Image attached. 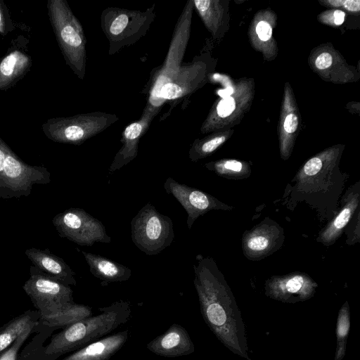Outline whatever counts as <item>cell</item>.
Returning a JSON list of instances; mask_svg holds the SVG:
<instances>
[{"label": "cell", "mask_w": 360, "mask_h": 360, "mask_svg": "<svg viewBox=\"0 0 360 360\" xmlns=\"http://www.w3.org/2000/svg\"><path fill=\"white\" fill-rule=\"evenodd\" d=\"M98 310L101 311L99 314L78 321L53 336L45 347V354L58 356L77 351L125 324L131 314L130 303L123 300L100 307Z\"/></svg>", "instance_id": "6da1fadb"}, {"label": "cell", "mask_w": 360, "mask_h": 360, "mask_svg": "<svg viewBox=\"0 0 360 360\" xmlns=\"http://www.w3.org/2000/svg\"><path fill=\"white\" fill-rule=\"evenodd\" d=\"M48 15L66 64L83 79L86 67V39L83 27L65 0H49Z\"/></svg>", "instance_id": "7a4b0ae2"}, {"label": "cell", "mask_w": 360, "mask_h": 360, "mask_svg": "<svg viewBox=\"0 0 360 360\" xmlns=\"http://www.w3.org/2000/svg\"><path fill=\"white\" fill-rule=\"evenodd\" d=\"M51 173L43 166L23 162L0 137V198L28 196L35 184H48Z\"/></svg>", "instance_id": "3957f363"}, {"label": "cell", "mask_w": 360, "mask_h": 360, "mask_svg": "<svg viewBox=\"0 0 360 360\" xmlns=\"http://www.w3.org/2000/svg\"><path fill=\"white\" fill-rule=\"evenodd\" d=\"M153 9L154 6L146 11L118 8H108L103 11L101 27L109 41L110 54L133 44L146 34L155 18Z\"/></svg>", "instance_id": "277c9868"}, {"label": "cell", "mask_w": 360, "mask_h": 360, "mask_svg": "<svg viewBox=\"0 0 360 360\" xmlns=\"http://www.w3.org/2000/svg\"><path fill=\"white\" fill-rule=\"evenodd\" d=\"M117 120L119 117L114 114L103 112L82 113L49 118L42 124V131L54 142L80 145Z\"/></svg>", "instance_id": "5b68a950"}, {"label": "cell", "mask_w": 360, "mask_h": 360, "mask_svg": "<svg viewBox=\"0 0 360 360\" xmlns=\"http://www.w3.org/2000/svg\"><path fill=\"white\" fill-rule=\"evenodd\" d=\"M131 240L147 255H155L174 240L173 222L150 202L145 205L131 221Z\"/></svg>", "instance_id": "8992f818"}, {"label": "cell", "mask_w": 360, "mask_h": 360, "mask_svg": "<svg viewBox=\"0 0 360 360\" xmlns=\"http://www.w3.org/2000/svg\"><path fill=\"white\" fill-rule=\"evenodd\" d=\"M52 221L61 237L79 245L91 246L95 243L111 242L103 223L83 209L66 210L56 215Z\"/></svg>", "instance_id": "52a82bcc"}, {"label": "cell", "mask_w": 360, "mask_h": 360, "mask_svg": "<svg viewBox=\"0 0 360 360\" xmlns=\"http://www.w3.org/2000/svg\"><path fill=\"white\" fill-rule=\"evenodd\" d=\"M39 312L45 311L66 303H72V290L31 266L30 277L23 285Z\"/></svg>", "instance_id": "ba28073f"}, {"label": "cell", "mask_w": 360, "mask_h": 360, "mask_svg": "<svg viewBox=\"0 0 360 360\" xmlns=\"http://www.w3.org/2000/svg\"><path fill=\"white\" fill-rule=\"evenodd\" d=\"M193 2L190 0L185 6L176 23L164 63L155 82L158 89L179 69L190 35Z\"/></svg>", "instance_id": "9c48e42d"}, {"label": "cell", "mask_w": 360, "mask_h": 360, "mask_svg": "<svg viewBox=\"0 0 360 360\" xmlns=\"http://www.w3.org/2000/svg\"><path fill=\"white\" fill-rule=\"evenodd\" d=\"M0 60V91L15 86L30 70L32 60L27 51V40L18 36Z\"/></svg>", "instance_id": "30bf717a"}, {"label": "cell", "mask_w": 360, "mask_h": 360, "mask_svg": "<svg viewBox=\"0 0 360 360\" xmlns=\"http://www.w3.org/2000/svg\"><path fill=\"white\" fill-rule=\"evenodd\" d=\"M158 112V108L156 106H147L141 118L124 129L121 139L122 145L110 166V174L127 165L137 156L140 139L146 131Z\"/></svg>", "instance_id": "8fae6325"}, {"label": "cell", "mask_w": 360, "mask_h": 360, "mask_svg": "<svg viewBox=\"0 0 360 360\" xmlns=\"http://www.w3.org/2000/svg\"><path fill=\"white\" fill-rule=\"evenodd\" d=\"M205 76V64L193 62L188 65H181L177 72L163 83L157 91L163 99H176L193 92Z\"/></svg>", "instance_id": "7c38bea8"}, {"label": "cell", "mask_w": 360, "mask_h": 360, "mask_svg": "<svg viewBox=\"0 0 360 360\" xmlns=\"http://www.w3.org/2000/svg\"><path fill=\"white\" fill-rule=\"evenodd\" d=\"M146 347L158 356L168 358L189 355L195 350L188 331L178 323L171 325L165 332L149 342Z\"/></svg>", "instance_id": "4fadbf2b"}, {"label": "cell", "mask_w": 360, "mask_h": 360, "mask_svg": "<svg viewBox=\"0 0 360 360\" xmlns=\"http://www.w3.org/2000/svg\"><path fill=\"white\" fill-rule=\"evenodd\" d=\"M165 191L174 196L186 211L187 226L191 229L195 220L212 207V200L202 191L189 187L168 177L164 183Z\"/></svg>", "instance_id": "5bb4252c"}, {"label": "cell", "mask_w": 360, "mask_h": 360, "mask_svg": "<svg viewBox=\"0 0 360 360\" xmlns=\"http://www.w3.org/2000/svg\"><path fill=\"white\" fill-rule=\"evenodd\" d=\"M25 255L40 272L67 285H76L75 273L60 257L49 250L29 248Z\"/></svg>", "instance_id": "9a60e30c"}, {"label": "cell", "mask_w": 360, "mask_h": 360, "mask_svg": "<svg viewBox=\"0 0 360 360\" xmlns=\"http://www.w3.org/2000/svg\"><path fill=\"white\" fill-rule=\"evenodd\" d=\"M128 329L105 336L70 354L63 360H109L127 342Z\"/></svg>", "instance_id": "2e32d148"}, {"label": "cell", "mask_w": 360, "mask_h": 360, "mask_svg": "<svg viewBox=\"0 0 360 360\" xmlns=\"http://www.w3.org/2000/svg\"><path fill=\"white\" fill-rule=\"evenodd\" d=\"M91 273L101 281L103 285L110 283L122 282L129 279L131 271L129 268L105 257L81 251Z\"/></svg>", "instance_id": "e0dca14e"}, {"label": "cell", "mask_w": 360, "mask_h": 360, "mask_svg": "<svg viewBox=\"0 0 360 360\" xmlns=\"http://www.w3.org/2000/svg\"><path fill=\"white\" fill-rule=\"evenodd\" d=\"M43 322L50 327L67 326L93 315L92 309L82 304L66 303L39 312Z\"/></svg>", "instance_id": "ac0fdd59"}, {"label": "cell", "mask_w": 360, "mask_h": 360, "mask_svg": "<svg viewBox=\"0 0 360 360\" xmlns=\"http://www.w3.org/2000/svg\"><path fill=\"white\" fill-rule=\"evenodd\" d=\"M33 322L29 314H22L0 328V353L7 349Z\"/></svg>", "instance_id": "d6986e66"}, {"label": "cell", "mask_w": 360, "mask_h": 360, "mask_svg": "<svg viewBox=\"0 0 360 360\" xmlns=\"http://www.w3.org/2000/svg\"><path fill=\"white\" fill-rule=\"evenodd\" d=\"M193 6L198 11L207 29L215 34L220 19V9L218 1L210 0H193Z\"/></svg>", "instance_id": "ffe728a7"}, {"label": "cell", "mask_w": 360, "mask_h": 360, "mask_svg": "<svg viewBox=\"0 0 360 360\" xmlns=\"http://www.w3.org/2000/svg\"><path fill=\"white\" fill-rule=\"evenodd\" d=\"M226 140L225 136H216L205 140H196L192 144L188 157L192 161H197L212 153Z\"/></svg>", "instance_id": "44dd1931"}, {"label": "cell", "mask_w": 360, "mask_h": 360, "mask_svg": "<svg viewBox=\"0 0 360 360\" xmlns=\"http://www.w3.org/2000/svg\"><path fill=\"white\" fill-rule=\"evenodd\" d=\"M35 325L36 323L33 321L7 349L1 352L0 353V360H17L20 347L28 338Z\"/></svg>", "instance_id": "7402d4cb"}, {"label": "cell", "mask_w": 360, "mask_h": 360, "mask_svg": "<svg viewBox=\"0 0 360 360\" xmlns=\"http://www.w3.org/2000/svg\"><path fill=\"white\" fill-rule=\"evenodd\" d=\"M236 108V99L233 96H228L220 100L217 105L215 111L219 117L224 119L231 116Z\"/></svg>", "instance_id": "603a6c76"}, {"label": "cell", "mask_w": 360, "mask_h": 360, "mask_svg": "<svg viewBox=\"0 0 360 360\" xmlns=\"http://www.w3.org/2000/svg\"><path fill=\"white\" fill-rule=\"evenodd\" d=\"M13 30V25L8 8L3 1L0 0V34L7 35Z\"/></svg>", "instance_id": "cb8c5ba5"}, {"label": "cell", "mask_w": 360, "mask_h": 360, "mask_svg": "<svg viewBox=\"0 0 360 360\" xmlns=\"http://www.w3.org/2000/svg\"><path fill=\"white\" fill-rule=\"evenodd\" d=\"M283 130L287 135L292 134L298 127V117L294 112H288L283 121Z\"/></svg>", "instance_id": "d4e9b609"}, {"label": "cell", "mask_w": 360, "mask_h": 360, "mask_svg": "<svg viewBox=\"0 0 360 360\" xmlns=\"http://www.w3.org/2000/svg\"><path fill=\"white\" fill-rule=\"evenodd\" d=\"M326 4L335 7H342L350 12H359L360 11V1L359 0H338V1H327Z\"/></svg>", "instance_id": "484cf974"}, {"label": "cell", "mask_w": 360, "mask_h": 360, "mask_svg": "<svg viewBox=\"0 0 360 360\" xmlns=\"http://www.w3.org/2000/svg\"><path fill=\"white\" fill-rule=\"evenodd\" d=\"M268 245V239L262 236L252 237L248 242V247L255 251L265 250Z\"/></svg>", "instance_id": "4316f807"}, {"label": "cell", "mask_w": 360, "mask_h": 360, "mask_svg": "<svg viewBox=\"0 0 360 360\" xmlns=\"http://www.w3.org/2000/svg\"><path fill=\"white\" fill-rule=\"evenodd\" d=\"M322 161L319 158H312L305 164L304 167V172L309 176H313L320 171Z\"/></svg>", "instance_id": "83f0119b"}, {"label": "cell", "mask_w": 360, "mask_h": 360, "mask_svg": "<svg viewBox=\"0 0 360 360\" xmlns=\"http://www.w3.org/2000/svg\"><path fill=\"white\" fill-rule=\"evenodd\" d=\"M256 32L262 41H267L272 36V28L268 22L260 21L256 26Z\"/></svg>", "instance_id": "f1b7e54d"}, {"label": "cell", "mask_w": 360, "mask_h": 360, "mask_svg": "<svg viewBox=\"0 0 360 360\" xmlns=\"http://www.w3.org/2000/svg\"><path fill=\"white\" fill-rule=\"evenodd\" d=\"M351 215V209L349 207L345 208L336 217L333 222V228L335 229H340L343 228L348 222Z\"/></svg>", "instance_id": "f546056e"}, {"label": "cell", "mask_w": 360, "mask_h": 360, "mask_svg": "<svg viewBox=\"0 0 360 360\" xmlns=\"http://www.w3.org/2000/svg\"><path fill=\"white\" fill-rule=\"evenodd\" d=\"M303 284L304 280L301 276H295L286 282L285 288L288 292L295 293L301 290Z\"/></svg>", "instance_id": "4dcf8cb0"}, {"label": "cell", "mask_w": 360, "mask_h": 360, "mask_svg": "<svg viewBox=\"0 0 360 360\" xmlns=\"http://www.w3.org/2000/svg\"><path fill=\"white\" fill-rule=\"evenodd\" d=\"M333 63V56L328 52L321 53L315 60L316 67L319 70H325Z\"/></svg>", "instance_id": "1f68e13d"}, {"label": "cell", "mask_w": 360, "mask_h": 360, "mask_svg": "<svg viewBox=\"0 0 360 360\" xmlns=\"http://www.w3.org/2000/svg\"><path fill=\"white\" fill-rule=\"evenodd\" d=\"M349 321L348 316L346 314H342L339 319L338 333L340 336H345L348 331Z\"/></svg>", "instance_id": "d6a6232c"}, {"label": "cell", "mask_w": 360, "mask_h": 360, "mask_svg": "<svg viewBox=\"0 0 360 360\" xmlns=\"http://www.w3.org/2000/svg\"><path fill=\"white\" fill-rule=\"evenodd\" d=\"M224 167L228 170L240 172L243 168V165L237 160H227L224 162Z\"/></svg>", "instance_id": "836d02e7"}, {"label": "cell", "mask_w": 360, "mask_h": 360, "mask_svg": "<svg viewBox=\"0 0 360 360\" xmlns=\"http://www.w3.org/2000/svg\"><path fill=\"white\" fill-rule=\"evenodd\" d=\"M333 23L335 25H340L344 22L345 13L341 10H335L333 13Z\"/></svg>", "instance_id": "e575fe53"}]
</instances>
